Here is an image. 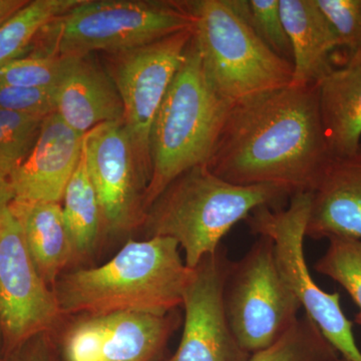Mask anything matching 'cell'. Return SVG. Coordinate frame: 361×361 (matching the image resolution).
Listing matches in <instances>:
<instances>
[{"label":"cell","mask_w":361,"mask_h":361,"mask_svg":"<svg viewBox=\"0 0 361 361\" xmlns=\"http://www.w3.org/2000/svg\"><path fill=\"white\" fill-rule=\"evenodd\" d=\"M223 304L233 334L250 355L276 342L298 319L302 307L278 267L268 237L258 236L243 257L230 263Z\"/></svg>","instance_id":"8"},{"label":"cell","mask_w":361,"mask_h":361,"mask_svg":"<svg viewBox=\"0 0 361 361\" xmlns=\"http://www.w3.org/2000/svg\"><path fill=\"white\" fill-rule=\"evenodd\" d=\"M82 154L101 208L103 231L121 234L142 225L148 183L125 123H104L90 130L84 137Z\"/></svg>","instance_id":"12"},{"label":"cell","mask_w":361,"mask_h":361,"mask_svg":"<svg viewBox=\"0 0 361 361\" xmlns=\"http://www.w3.org/2000/svg\"><path fill=\"white\" fill-rule=\"evenodd\" d=\"M349 56L361 51V0H316Z\"/></svg>","instance_id":"27"},{"label":"cell","mask_w":361,"mask_h":361,"mask_svg":"<svg viewBox=\"0 0 361 361\" xmlns=\"http://www.w3.org/2000/svg\"><path fill=\"white\" fill-rule=\"evenodd\" d=\"M248 20L271 51L292 63L291 45L280 13L279 0H249Z\"/></svg>","instance_id":"26"},{"label":"cell","mask_w":361,"mask_h":361,"mask_svg":"<svg viewBox=\"0 0 361 361\" xmlns=\"http://www.w3.org/2000/svg\"><path fill=\"white\" fill-rule=\"evenodd\" d=\"M312 193H297L286 209L259 207L247 218L249 229L268 237L274 247L278 267L301 307L317 325L322 336L346 361H361V351L353 334V323L341 305V294L322 290L311 276L304 254V240Z\"/></svg>","instance_id":"7"},{"label":"cell","mask_w":361,"mask_h":361,"mask_svg":"<svg viewBox=\"0 0 361 361\" xmlns=\"http://www.w3.org/2000/svg\"><path fill=\"white\" fill-rule=\"evenodd\" d=\"M192 37L193 27L129 51L104 54V65L122 99L123 123L137 165L148 184L152 127Z\"/></svg>","instance_id":"9"},{"label":"cell","mask_w":361,"mask_h":361,"mask_svg":"<svg viewBox=\"0 0 361 361\" xmlns=\"http://www.w3.org/2000/svg\"><path fill=\"white\" fill-rule=\"evenodd\" d=\"M192 27L193 20L180 1L80 0L39 33L32 54H116Z\"/></svg>","instance_id":"6"},{"label":"cell","mask_w":361,"mask_h":361,"mask_svg":"<svg viewBox=\"0 0 361 361\" xmlns=\"http://www.w3.org/2000/svg\"><path fill=\"white\" fill-rule=\"evenodd\" d=\"M20 224L26 248L47 285H54L75 256L61 203L13 201L9 205Z\"/></svg>","instance_id":"19"},{"label":"cell","mask_w":361,"mask_h":361,"mask_svg":"<svg viewBox=\"0 0 361 361\" xmlns=\"http://www.w3.org/2000/svg\"><path fill=\"white\" fill-rule=\"evenodd\" d=\"M40 116L0 109V177H9L23 165L39 139Z\"/></svg>","instance_id":"23"},{"label":"cell","mask_w":361,"mask_h":361,"mask_svg":"<svg viewBox=\"0 0 361 361\" xmlns=\"http://www.w3.org/2000/svg\"><path fill=\"white\" fill-rule=\"evenodd\" d=\"M337 361H346V360H342V358L341 357V358H339V360H337Z\"/></svg>","instance_id":"33"},{"label":"cell","mask_w":361,"mask_h":361,"mask_svg":"<svg viewBox=\"0 0 361 361\" xmlns=\"http://www.w3.org/2000/svg\"><path fill=\"white\" fill-rule=\"evenodd\" d=\"M0 109L45 118L56 113V89L0 85Z\"/></svg>","instance_id":"28"},{"label":"cell","mask_w":361,"mask_h":361,"mask_svg":"<svg viewBox=\"0 0 361 361\" xmlns=\"http://www.w3.org/2000/svg\"><path fill=\"white\" fill-rule=\"evenodd\" d=\"M61 316L54 289L40 276L8 207L0 214V329L4 353L49 334Z\"/></svg>","instance_id":"10"},{"label":"cell","mask_w":361,"mask_h":361,"mask_svg":"<svg viewBox=\"0 0 361 361\" xmlns=\"http://www.w3.org/2000/svg\"><path fill=\"white\" fill-rule=\"evenodd\" d=\"M26 0H0V25L27 4Z\"/></svg>","instance_id":"30"},{"label":"cell","mask_w":361,"mask_h":361,"mask_svg":"<svg viewBox=\"0 0 361 361\" xmlns=\"http://www.w3.org/2000/svg\"><path fill=\"white\" fill-rule=\"evenodd\" d=\"M323 132L332 158L355 153L361 145V51L334 68L317 85Z\"/></svg>","instance_id":"18"},{"label":"cell","mask_w":361,"mask_h":361,"mask_svg":"<svg viewBox=\"0 0 361 361\" xmlns=\"http://www.w3.org/2000/svg\"><path fill=\"white\" fill-rule=\"evenodd\" d=\"M84 137L58 114L45 116L32 152L9 177L13 201L61 203L80 163Z\"/></svg>","instance_id":"14"},{"label":"cell","mask_w":361,"mask_h":361,"mask_svg":"<svg viewBox=\"0 0 361 361\" xmlns=\"http://www.w3.org/2000/svg\"><path fill=\"white\" fill-rule=\"evenodd\" d=\"M2 356H4V355H1V351H0V360H1Z\"/></svg>","instance_id":"32"},{"label":"cell","mask_w":361,"mask_h":361,"mask_svg":"<svg viewBox=\"0 0 361 361\" xmlns=\"http://www.w3.org/2000/svg\"><path fill=\"white\" fill-rule=\"evenodd\" d=\"M56 87V113L80 134L104 123L123 122L120 92L96 54L68 56Z\"/></svg>","instance_id":"15"},{"label":"cell","mask_w":361,"mask_h":361,"mask_svg":"<svg viewBox=\"0 0 361 361\" xmlns=\"http://www.w3.org/2000/svg\"><path fill=\"white\" fill-rule=\"evenodd\" d=\"M291 194L274 185L239 186L221 179L207 166L176 178L147 210L142 225L149 238L168 237L179 244L184 261L195 269L240 221L255 209H281Z\"/></svg>","instance_id":"3"},{"label":"cell","mask_w":361,"mask_h":361,"mask_svg":"<svg viewBox=\"0 0 361 361\" xmlns=\"http://www.w3.org/2000/svg\"><path fill=\"white\" fill-rule=\"evenodd\" d=\"M61 205L75 255H87L96 247L99 234L103 231V223L84 154L66 188Z\"/></svg>","instance_id":"20"},{"label":"cell","mask_w":361,"mask_h":361,"mask_svg":"<svg viewBox=\"0 0 361 361\" xmlns=\"http://www.w3.org/2000/svg\"><path fill=\"white\" fill-rule=\"evenodd\" d=\"M315 271L345 289L360 308L355 322L361 325V239H329V247L316 262Z\"/></svg>","instance_id":"24"},{"label":"cell","mask_w":361,"mask_h":361,"mask_svg":"<svg viewBox=\"0 0 361 361\" xmlns=\"http://www.w3.org/2000/svg\"><path fill=\"white\" fill-rule=\"evenodd\" d=\"M13 199L14 195L11 183L6 178L0 177V214L8 208Z\"/></svg>","instance_id":"31"},{"label":"cell","mask_w":361,"mask_h":361,"mask_svg":"<svg viewBox=\"0 0 361 361\" xmlns=\"http://www.w3.org/2000/svg\"><path fill=\"white\" fill-rule=\"evenodd\" d=\"M231 261L222 246L202 259L183 296L184 329L179 348L164 361H249L251 355L233 334L223 304Z\"/></svg>","instance_id":"13"},{"label":"cell","mask_w":361,"mask_h":361,"mask_svg":"<svg viewBox=\"0 0 361 361\" xmlns=\"http://www.w3.org/2000/svg\"><path fill=\"white\" fill-rule=\"evenodd\" d=\"M80 0H35L0 25V68L23 58L39 33Z\"/></svg>","instance_id":"21"},{"label":"cell","mask_w":361,"mask_h":361,"mask_svg":"<svg viewBox=\"0 0 361 361\" xmlns=\"http://www.w3.org/2000/svg\"><path fill=\"white\" fill-rule=\"evenodd\" d=\"M65 59L30 54L0 68V85L33 89H56L63 75Z\"/></svg>","instance_id":"25"},{"label":"cell","mask_w":361,"mask_h":361,"mask_svg":"<svg viewBox=\"0 0 361 361\" xmlns=\"http://www.w3.org/2000/svg\"><path fill=\"white\" fill-rule=\"evenodd\" d=\"M207 78L228 103L291 85L293 65L278 56L248 20V0L180 1Z\"/></svg>","instance_id":"5"},{"label":"cell","mask_w":361,"mask_h":361,"mask_svg":"<svg viewBox=\"0 0 361 361\" xmlns=\"http://www.w3.org/2000/svg\"><path fill=\"white\" fill-rule=\"evenodd\" d=\"M317 85H287L231 104L207 167L239 186L312 193L332 160Z\"/></svg>","instance_id":"1"},{"label":"cell","mask_w":361,"mask_h":361,"mask_svg":"<svg viewBox=\"0 0 361 361\" xmlns=\"http://www.w3.org/2000/svg\"><path fill=\"white\" fill-rule=\"evenodd\" d=\"M341 358L310 316L303 314L270 346L249 361H337Z\"/></svg>","instance_id":"22"},{"label":"cell","mask_w":361,"mask_h":361,"mask_svg":"<svg viewBox=\"0 0 361 361\" xmlns=\"http://www.w3.org/2000/svg\"><path fill=\"white\" fill-rule=\"evenodd\" d=\"M180 251L179 244L168 237L130 240L104 264L61 275L54 285L61 313L166 314L176 310L195 274Z\"/></svg>","instance_id":"2"},{"label":"cell","mask_w":361,"mask_h":361,"mask_svg":"<svg viewBox=\"0 0 361 361\" xmlns=\"http://www.w3.org/2000/svg\"><path fill=\"white\" fill-rule=\"evenodd\" d=\"M230 106L207 78L192 37L152 127L145 212L176 178L207 166Z\"/></svg>","instance_id":"4"},{"label":"cell","mask_w":361,"mask_h":361,"mask_svg":"<svg viewBox=\"0 0 361 361\" xmlns=\"http://www.w3.org/2000/svg\"><path fill=\"white\" fill-rule=\"evenodd\" d=\"M279 6L291 45V85H317L334 68L331 54L341 47L336 28L316 0H279Z\"/></svg>","instance_id":"17"},{"label":"cell","mask_w":361,"mask_h":361,"mask_svg":"<svg viewBox=\"0 0 361 361\" xmlns=\"http://www.w3.org/2000/svg\"><path fill=\"white\" fill-rule=\"evenodd\" d=\"M174 311L80 314L59 336L56 355L59 361H154L178 325Z\"/></svg>","instance_id":"11"},{"label":"cell","mask_w":361,"mask_h":361,"mask_svg":"<svg viewBox=\"0 0 361 361\" xmlns=\"http://www.w3.org/2000/svg\"><path fill=\"white\" fill-rule=\"evenodd\" d=\"M306 237L361 239V145L325 169L312 192Z\"/></svg>","instance_id":"16"},{"label":"cell","mask_w":361,"mask_h":361,"mask_svg":"<svg viewBox=\"0 0 361 361\" xmlns=\"http://www.w3.org/2000/svg\"><path fill=\"white\" fill-rule=\"evenodd\" d=\"M0 361H59L54 344L47 334H39L4 353Z\"/></svg>","instance_id":"29"}]
</instances>
